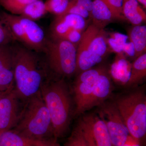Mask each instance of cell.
<instances>
[{
  "mask_svg": "<svg viewBox=\"0 0 146 146\" xmlns=\"http://www.w3.org/2000/svg\"><path fill=\"white\" fill-rule=\"evenodd\" d=\"M129 135L141 143L146 134V96L138 89L119 97L115 101Z\"/></svg>",
  "mask_w": 146,
  "mask_h": 146,
  "instance_id": "cell-4",
  "label": "cell"
},
{
  "mask_svg": "<svg viewBox=\"0 0 146 146\" xmlns=\"http://www.w3.org/2000/svg\"><path fill=\"white\" fill-rule=\"evenodd\" d=\"M0 16L14 40L33 51L44 52L48 39L43 29L35 21L5 12Z\"/></svg>",
  "mask_w": 146,
  "mask_h": 146,
  "instance_id": "cell-6",
  "label": "cell"
},
{
  "mask_svg": "<svg viewBox=\"0 0 146 146\" xmlns=\"http://www.w3.org/2000/svg\"><path fill=\"white\" fill-rule=\"evenodd\" d=\"M47 13L44 2L42 0H37L25 6L18 15L35 21L42 18Z\"/></svg>",
  "mask_w": 146,
  "mask_h": 146,
  "instance_id": "cell-21",
  "label": "cell"
},
{
  "mask_svg": "<svg viewBox=\"0 0 146 146\" xmlns=\"http://www.w3.org/2000/svg\"><path fill=\"white\" fill-rule=\"evenodd\" d=\"M14 39L0 16V46L10 44Z\"/></svg>",
  "mask_w": 146,
  "mask_h": 146,
  "instance_id": "cell-28",
  "label": "cell"
},
{
  "mask_svg": "<svg viewBox=\"0 0 146 146\" xmlns=\"http://www.w3.org/2000/svg\"><path fill=\"white\" fill-rule=\"evenodd\" d=\"M37 0H0V5L11 14L18 15L25 6Z\"/></svg>",
  "mask_w": 146,
  "mask_h": 146,
  "instance_id": "cell-23",
  "label": "cell"
},
{
  "mask_svg": "<svg viewBox=\"0 0 146 146\" xmlns=\"http://www.w3.org/2000/svg\"><path fill=\"white\" fill-rule=\"evenodd\" d=\"M146 76V53L138 56L131 63L130 78L125 86H135L141 83Z\"/></svg>",
  "mask_w": 146,
  "mask_h": 146,
  "instance_id": "cell-20",
  "label": "cell"
},
{
  "mask_svg": "<svg viewBox=\"0 0 146 146\" xmlns=\"http://www.w3.org/2000/svg\"><path fill=\"white\" fill-rule=\"evenodd\" d=\"M77 48V45L65 39H48L44 52L51 70L63 77H69L75 74Z\"/></svg>",
  "mask_w": 146,
  "mask_h": 146,
  "instance_id": "cell-7",
  "label": "cell"
},
{
  "mask_svg": "<svg viewBox=\"0 0 146 146\" xmlns=\"http://www.w3.org/2000/svg\"><path fill=\"white\" fill-rule=\"evenodd\" d=\"M70 2L83 7L90 14L93 8V1L92 0H70Z\"/></svg>",
  "mask_w": 146,
  "mask_h": 146,
  "instance_id": "cell-30",
  "label": "cell"
},
{
  "mask_svg": "<svg viewBox=\"0 0 146 146\" xmlns=\"http://www.w3.org/2000/svg\"><path fill=\"white\" fill-rule=\"evenodd\" d=\"M123 52L129 57L135 56V49L133 43L130 41L127 42L123 49Z\"/></svg>",
  "mask_w": 146,
  "mask_h": 146,
  "instance_id": "cell-31",
  "label": "cell"
},
{
  "mask_svg": "<svg viewBox=\"0 0 146 146\" xmlns=\"http://www.w3.org/2000/svg\"><path fill=\"white\" fill-rule=\"evenodd\" d=\"M64 146H89L84 136L81 128L78 123L74 128Z\"/></svg>",
  "mask_w": 146,
  "mask_h": 146,
  "instance_id": "cell-25",
  "label": "cell"
},
{
  "mask_svg": "<svg viewBox=\"0 0 146 146\" xmlns=\"http://www.w3.org/2000/svg\"><path fill=\"white\" fill-rule=\"evenodd\" d=\"M26 102L14 88L0 96V131L13 129L16 126Z\"/></svg>",
  "mask_w": 146,
  "mask_h": 146,
  "instance_id": "cell-10",
  "label": "cell"
},
{
  "mask_svg": "<svg viewBox=\"0 0 146 146\" xmlns=\"http://www.w3.org/2000/svg\"><path fill=\"white\" fill-rule=\"evenodd\" d=\"M84 31L79 30H72L67 33L61 39H65L78 46Z\"/></svg>",
  "mask_w": 146,
  "mask_h": 146,
  "instance_id": "cell-29",
  "label": "cell"
},
{
  "mask_svg": "<svg viewBox=\"0 0 146 146\" xmlns=\"http://www.w3.org/2000/svg\"><path fill=\"white\" fill-rule=\"evenodd\" d=\"M13 129L34 141L45 142L56 139L49 112L40 92L27 100L21 119Z\"/></svg>",
  "mask_w": 146,
  "mask_h": 146,
  "instance_id": "cell-3",
  "label": "cell"
},
{
  "mask_svg": "<svg viewBox=\"0 0 146 146\" xmlns=\"http://www.w3.org/2000/svg\"><path fill=\"white\" fill-rule=\"evenodd\" d=\"M122 13L126 20L133 26L139 25L146 21V14L137 0H123Z\"/></svg>",
  "mask_w": 146,
  "mask_h": 146,
  "instance_id": "cell-17",
  "label": "cell"
},
{
  "mask_svg": "<svg viewBox=\"0 0 146 146\" xmlns=\"http://www.w3.org/2000/svg\"><path fill=\"white\" fill-rule=\"evenodd\" d=\"M138 3H140L143 6L144 8H146V0H137Z\"/></svg>",
  "mask_w": 146,
  "mask_h": 146,
  "instance_id": "cell-34",
  "label": "cell"
},
{
  "mask_svg": "<svg viewBox=\"0 0 146 146\" xmlns=\"http://www.w3.org/2000/svg\"><path fill=\"white\" fill-rule=\"evenodd\" d=\"M123 146H141V143L139 140L129 135Z\"/></svg>",
  "mask_w": 146,
  "mask_h": 146,
  "instance_id": "cell-32",
  "label": "cell"
},
{
  "mask_svg": "<svg viewBox=\"0 0 146 146\" xmlns=\"http://www.w3.org/2000/svg\"><path fill=\"white\" fill-rule=\"evenodd\" d=\"M67 13H71L78 15L83 17L86 20L87 18H90V14L89 11H87L83 7L74 4L70 2V1L67 9L62 15Z\"/></svg>",
  "mask_w": 146,
  "mask_h": 146,
  "instance_id": "cell-27",
  "label": "cell"
},
{
  "mask_svg": "<svg viewBox=\"0 0 146 146\" xmlns=\"http://www.w3.org/2000/svg\"><path fill=\"white\" fill-rule=\"evenodd\" d=\"M47 142L31 140L13 129L0 131V146H45Z\"/></svg>",
  "mask_w": 146,
  "mask_h": 146,
  "instance_id": "cell-16",
  "label": "cell"
},
{
  "mask_svg": "<svg viewBox=\"0 0 146 146\" xmlns=\"http://www.w3.org/2000/svg\"><path fill=\"white\" fill-rule=\"evenodd\" d=\"M99 108L98 114L104 122L112 146H123L129 134L115 101H106Z\"/></svg>",
  "mask_w": 146,
  "mask_h": 146,
  "instance_id": "cell-9",
  "label": "cell"
},
{
  "mask_svg": "<svg viewBox=\"0 0 146 146\" xmlns=\"http://www.w3.org/2000/svg\"><path fill=\"white\" fill-rule=\"evenodd\" d=\"M3 94H0V96H1Z\"/></svg>",
  "mask_w": 146,
  "mask_h": 146,
  "instance_id": "cell-35",
  "label": "cell"
},
{
  "mask_svg": "<svg viewBox=\"0 0 146 146\" xmlns=\"http://www.w3.org/2000/svg\"><path fill=\"white\" fill-rule=\"evenodd\" d=\"M40 93L50 113L55 138H62L68 132L72 115L73 100L69 86L63 78L46 80Z\"/></svg>",
  "mask_w": 146,
  "mask_h": 146,
  "instance_id": "cell-2",
  "label": "cell"
},
{
  "mask_svg": "<svg viewBox=\"0 0 146 146\" xmlns=\"http://www.w3.org/2000/svg\"><path fill=\"white\" fill-rule=\"evenodd\" d=\"M70 1V0H46L44 3L48 13L57 16L64 13Z\"/></svg>",
  "mask_w": 146,
  "mask_h": 146,
  "instance_id": "cell-24",
  "label": "cell"
},
{
  "mask_svg": "<svg viewBox=\"0 0 146 146\" xmlns=\"http://www.w3.org/2000/svg\"><path fill=\"white\" fill-rule=\"evenodd\" d=\"M87 21L75 14L67 13L56 16L50 26L52 38L61 39L67 33L73 29L84 31L87 28Z\"/></svg>",
  "mask_w": 146,
  "mask_h": 146,
  "instance_id": "cell-12",
  "label": "cell"
},
{
  "mask_svg": "<svg viewBox=\"0 0 146 146\" xmlns=\"http://www.w3.org/2000/svg\"><path fill=\"white\" fill-rule=\"evenodd\" d=\"M127 35L134 46L135 57L146 53V25L133 26L129 30Z\"/></svg>",
  "mask_w": 146,
  "mask_h": 146,
  "instance_id": "cell-19",
  "label": "cell"
},
{
  "mask_svg": "<svg viewBox=\"0 0 146 146\" xmlns=\"http://www.w3.org/2000/svg\"><path fill=\"white\" fill-rule=\"evenodd\" d=\"M128 39H129L127 35L119 32L107 34L108 47L112 51L117 54L123 52V49Z\"/></svg>",
  "mask_w": 146,
  "mask_h": 146,
  "instance_id": "cell-22",
  "label": "cell"
},
{
  "mask_svg": "<svg viewBox=\"0 0 146 146\" xmlns=\"http://www.w3.org/2000/svg\"><path fill=\"white\" fill-rule=\"evenodd\" d=\"M109 7L118 21H124L126 19L122 13L123 0H102Z\"/></svg>",
  "mask_w": 146,
  "mask_h": 146,
  "instance_id": "cell-26",
  "label": "cell"
},
{
  "mask_svg": "<svg viewBox=\"0 0 146 146\" xmlns=\"http://www.w3.org/2000/svg\"><path fill=\"white\" fill-rule=\"evenodd\" d=\"M108 69L104 65H100L78 74L72 88L75 104L74 115H80L86 112L95 82L99 76Z\"/></svg>",
  "mask_w": 146,
  "mask_h": 146,
  "instance_id": "cell-8",
  "label": "cell"
},
{
  "mask_svg": "<svg viewBox=\"0 0 146 146\" xmlns=\"http://www.w3.org/2000/svg\"><path fill=\"white\" fill-rule=\"evenodd\" d=\"M131 63L123 53L117 54L109 69V74L112 81L120 86H126L130 78Z\"/></svg>",
  "mask_w": 146,
  "mask_h": 146,
  "instance_id": "cell-14",
  "label": "cell"
},
{
  "mask_svg": "<svg viewBox=\"0 0 146 146\" xmlns=\"http://www.w3.org/2000/svg\"><path fill=\"white\" fill-rule=\"evenodd\" d=\"M14 89L24 100L39 92L46 80L44 71L36 54L25 47L11 46Z\"/></svg>",
  "mask_w": 146,
  "mask_h": 146,
  "instance_id": "cell-1",
  "label": "cell"
},
{
  "mask_svg": "<svg viewBox=\"0 0 146 146\" xmlns=\"http://www.w3.org/2000/svg\"><path fill=\"white\" fill-rule=\"evenodd\" d=\"M90 19L92 20V24L101 29H104L108 25L117 20L112 11L102 0L93 1Z\"/></svg>",
  "mask_w": 146,
  "mask_h": 146,
  "instance_id": "cell-15",
  "label": "cell"
},
{
  "mask_svg": "<svg viewBox=\"0 0 146 146\" xmlns=\"http://www.w3.org/2000/svg\"><path fill=\"white\" fill-rule=\"evenodd\" d=\"M113 89L112 81L108 69L101 74L95 82L86 111L96 106L99 107L106 101L111 96Z\"/></svg>",
  "mask_w": 146,
  "mask_h": 146,
  "instance_id": "cell-13",
  "label": "cell"
},
{
  "mask_svg": "<svg viewBox=\"0 0 146 146\" xmlns=\"http://www.w3.org/2000/svg\"><path fill=\"white\" fill-rule=\"evenodd\" d=\"M45 146H58L57 143V140L54 139L47 142Z\"/></svg>",
  "mask_w": 146,
  "mask_h": 146,
  "instance_id": "cell-33",
  "label": "cell"
},
{
  "mask_svg": "<svg viewBox=\"0 0 146 146\" xmlns=\"http://www.w3.org/2000/svg\"><path fill=\"white\" fill-rule=\"evenodd\" d=\"M107 38L104 29L92 24L87 27L77 48L76 74L94 68L104 60L109 50Z\"/></svg>",
  "mask_w": 146,
  "mask_h": 146,
  "instance_id": "cell-5",
  "label": "cell"
},
{
  "mask_svg": "<svg viewBox=\"0 0 146 146\" xmlns=\"http://www.w3.org/2000/svg\"><path fill=\"white\" fill-rule=\"evenodd\" d=\"M13 75L12 46L10 44L0 46V79L10 78Z\"/></svg>",
  "mask_w": 146,
  "mask_h": 146,
  "instance_id": "cell-18",
  "label": "cell"
},
{
  "mask_svg": "<svg viewBox=\"0 0 146 146\" xmlns=\"http://www.w3.org/2000/svg\"><path fill=\"white\" fill-rule=\"evenodd\" d=\"M78 123L89 146H112L106 126L98 114L84 115Z\"/></svg>",
  "mask_w": 146,
  "mask_h": 146,
  "instance_id": "cell-11",
  "label": "cell"
}]
</instances>
